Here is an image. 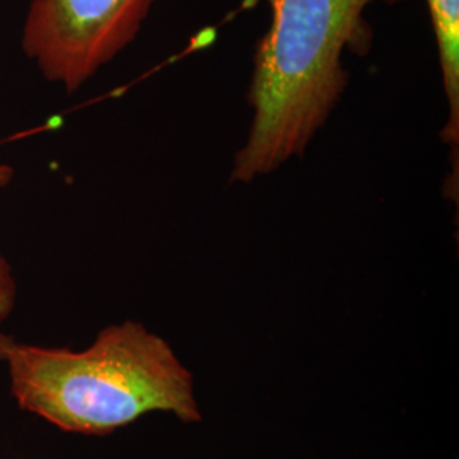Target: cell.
<instances>
[{"mask_svg":"<svg viewBox=\"0 0 459 459\" xmlns=\"http://www.w3.org/2000/svg\"><path fill=\"white\" fill-rule=\"evenodd\" d=\"M0 358L19 407L66 432L113 434L148 413L182 424L203 420L195 375L140 322L102 328L83 351L9 341Z\"/></svg>","mask_w":459,"mask_h":459,"instance_id":"obj_1","label":"cell"},{"mask_svg":"<svg viewBox=\"0 0 459 459\" xmlns=\"http://www.w3.org/2000/svg\"><path fill=\"white\" fill-rule=\"evenodd\" d=\"M273 21L254 53L247 102L254 116L235 153L231 182H252L305 155L342 98L345 51L366 55L373 28L364 11L405 0H267Z\"/></svg>","mask_w":459,"mask_h":459,"instance_id":"obj_2","label":"cell"},{"mask_svg":"<svg viewBox=\"0 0 459 459\" xmlns=\"http://www.w3.org/2000/svg\"><path fill=\"white\" fill-rule=\"evenodd\" d=\"M155 2L33 0L21 45L47 81L72 94L132 45Z\"/></svg>","mask_w":459,"mask_h":459,"instance_id":"obj_3","label":"cell"},{"mask_svg":"<svg viewBox=\"0 0 459 459\" xmlns=\"http://www.w3.org/2000/svg\"><path fill=\"white\" fill-rule=\"evenodd\" d=\"M434 28L444 92L449 104L441 140L451 148L453 170L458 178L459 147V0H426Z\"/></svg>","mask_w":459,"mask_h":459,"instance_id":"obj_4","label":"cell"},{"mask_svg":"<svg viewBox=\"0 0 459 459\" xmlns=\"http://www.w3.org/2000/svg\"><path fill=\"white\" fill-rule=\"evenodd\" d=\"M17 284L13 267L0 254V324H4L16 307Z\"/></svg>","mask_w":459,"mask_h":459,"instance_id":"obj_5","label":"cell"},{"mask_svg":"<svg viewBox=\"0 0 459 459\" xmlns=\"http://www.w3.org/2000/svg\"><path fill=\"white\" fill-rule=\"evenodd\" d=\"M14 178V167L0 162V187L9 186Z\"/></svg>","mask_w":459,"mask_h":459,"instance_id":"obj_6","label":"cell"},{"mask_svg":"<svg viewBox=\"0 0 459 459\" xmlns=\"http://www.w3.org/2000/svg\"><path fill=\"white\" fill-rule=\"evenodd\" d=\"M7 342V337H4V335H0V352H2V347H4V344Z\"/></svg>","mask_w":459,"mask_h":459,"instance_id":"obj_7","label":"cell"}]
</instances>
